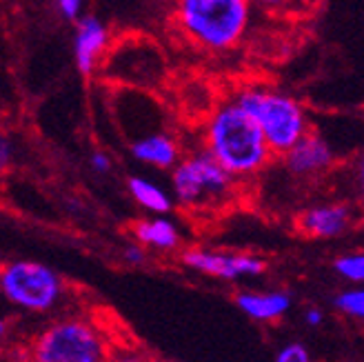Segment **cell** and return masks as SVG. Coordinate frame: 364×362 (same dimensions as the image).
<instances>
[{
    "instance_id": "52a82bcc",
    "label": "cell",
    "mask_w": 364,
    "mask_h": 362,
    "mask_svg": "<svg viewBox=\"0 0 364 362\" xmlns=\"http://www.w3.org/2000/svg\"><path fill=\"white\" fill-rule=\"evenodd\" d=\"M180 262L191 271L205 274L218 280H242L264 274L267 262L253 253L235 251H213L203 247H191L180 253Z\"/></svg>"
},
{
    "instance_id": "7a4b0ae2",
    "label": "cell",
    "mask_w": 364,
    "mask_h": 362,
    "mask_svg": "<svg viewBox=\"0 0 364 362\" xmlns=\"http://www.w3.org/2000/svg\"><path fill=\"white\" fill-rule=\"evenodd\" d=\"M171 18L180 38L207 53L238 47L253 18L251 0H171Z\"/></svg>"
},
{
    "instance_id": "83f0119b",
    "label": "cell",
    "mask_w": 364,
    "mask_h": 362,
    "mask_svg": "<svg viewBox=\"0 0 364 362\" xmlns=\"http://www.w3.org/2000/svg\"><path fill=\"white\" fill-rule=\"evenodd\" d=\"M0 274H3V262H0Z\"/></svg>"
},
{
    "instance_id": "2e32d148",
    "label": "cell",
    "mask_w": 364,
    "mask_h": 362,
    "mask_svg": "<svg viewBox=\"0 0 364 362\" xmlns=\"http://www.w3.org/2000/svg\"><path fill=\"white\" fill-rule=\"evenodd\" d=\"M336 309L349 318L364 320V289H349L336 298Z\"/></svg>"
},
{
    "instance_id": "d4e9b609",
    "label": "cell",
    "mask_w": 364,
    "mask_h": 362,
    "mask_svg": "<svg viewBox=\"0 0 364 362\" xmlns=\"http://www.w3.org/2000/svg\"><path fill=\"white\" fill-rule=\"evenodd\" d=\"M304 320H306V324H311V327H318V324H322L324 316H322L320 309H309V312L304 314Z\"/></svg>"
},
{
    "instance_id": "9a60e30c",
    "label": "cell",
    "mask_w": 364,
    "mask_h": 362,
    "mask_svg": "<svg viewBox=\"0 0 364 362\" xmlns=\"http://www.w3.org/2000/svg\"><path fill=\"white\" fill-rule=\"evenodd\" d=\"M338 274L349 282H364V251L340 256L333 265Z\"/></svg>"
},
{
    "instance_id": "277c9868",
    "label": "cell",
    "mask_w": 364,
    "mask_h": 362,
    "mask_svg": "<svg viewBox=\"0 0 364 362\" xmlns=\"http://www.w3.org/2000/svg\"><path fill=\"white\" fill-rule=\"evenodd\" d=\"M231 100L258 122L273 156H282L309 132V118L300 100L269 85H242Z\"/></svg>"
},
{
    "instance_id": "6da1fadb",
    "label": "cell",
    "mask_w": 364,
    "mask_h": 362,
    "mask_svg": "<svg viewBox=\"0 0 364 362\" xmlns=\"http://www.w3.org/2000/svg\"><path fill=\"white\" fill-rule=\"evenodd\" d=\"M203 149L238 180L258 176L273 160L258 122L231 98L220 100L207 114Z\"/></svg>"
},
{
    "instance_id": "d6986e66",
    "label": "cell",
    "mask_w": 364,
    "mask_h": 362,
    "mask_svg": "<svg viewBox=\"0 0 364 362\" xmlns=\"http://www.w3.org/2000/svg\"><path fill=\"white\" fill-rule=\"evenodd\" d=\"M276 362H311V356L302 342H289L278 351Z\"/></svg>"
},
{
    "instance_id": "7c38bea8",
    "label": "cell",
    "mask_w": 364,
    "mask_h": 362,
    "mask_svg": "<svg viewBox=\"0 0 364 362\" xmlns=\"http://www.w3.org/2000/svg\"><path fill=\"white\" fill-rule=\"evenodd\" d=\"M132 236L144 249L154 251H176L182 243L180 227L167 213H158L154 218H142L132 225Z\"/></svg>"
},
{
    "instance_id": "4fadbf2b",
    "label": "cell",
    "mask_w": 364,
    "mask_h": 362,
    "mask_svg": "<svg viewBox=\"0 0 364 362\" xmlns=\"http://www.w3.org/2000/svg\"><path fill=\"white\" fill-rule=\"evenodd\" d=\"M235 304L251 320L273 322L291 309V296L287 292H240Z\"/></svg>"
},
{
    "instance_id": "603a6c76",
    "label": "cell",
    "mask_w": 364,
    "mask_h": 362,
    "mask_svg": "<svg viewBox=\"0 0 364 362\" xmlns=\"http://www.w3.org/2000/svg\"><path fill=\"white\" fill-rule=\"evenodd\" d=\"M11 162H14V144L3 132H0V171H5Z\"/></svg>"
},
{
    "instance_id": "e0dca14e",
    "label": "cell",
    "mask_w": 364,
    "mask_h": 362,
    "mask_svg": "<svg viewBox=\"0 0 364 362\" xmlns=\"http://www.w3.org/2000/svg\"><path fill=\"white\" fill-rule=\"evenodd\" d=\"M253 7H258L267 14H276V16H284V14H300L304 11L314 0H251Z\"/></svg>"
},
{
    "instance_id": "3957f363",
    "label": "cell",
    "mask_w": 364,
    "mask_h": 362,
    "mask_svg": "<svg viewBox=\"0 0 364 362\" xmlns=\"http://www.w3.org/2000/svg\"><path fill=\"white\" fill-rule=\"evenodd\" d=\"M114 342L96 320L58 318L36 334L23 349V362H107Z\"/></svg>"
},
{
    "instance_id": "8fae6325",
    "label": "cell",
    "mask_w": 364,
    "mask_h": 362,
    "mask_svg": "<svg viewBox=\"0 0 364 362\" xmlns=\"http://www.w3.org/2000/svg\"><path fill=\"white\" fill-rule=\"evenodd\" d=\"M132 156L154 169H171L182 156V144L171 132H149L129 142Z\"/></svg>"
},
{
    "instance_id": "8992f818",
    "label": "cell",
    "mask_w": 364,
    "mask_h": 362,
    "mask_svg": "<svg viewBox=\"0 0 364 362\" xmlns=\"http://www.w3.org/2000/svg\"><path fill=\"white\" fill-rule=\"evenodd\" d=\"M67 284L58 271L38 260H11L3 265L0 294L29 314H47L63 302Z\"/></svg>"
},
{
    "instance_id": "9c48e42d",
    "label": "cell",
    "mask_w": 364,
    "mask_h": 362,
    "mask_svg": "<svg viewBox=\"0 0 364 362\" xmlns=\"http://www.w3.org/2000/svg\"><path fill=\"white\" fill-rule=\"evenodd\" d=\"M333 149L320 134L309 129L294 147L282 154L284 169L296 178H314L331 169L333 165Z\"/></svg>"
},
{
    "instance_id": "484cf974",
    "label": "cell",
    "mask_w": 364,
    "mask_h": 362,
    "mask_svg": "<svg viewBox=\"0 0 364 362\" xmlns=\"http://www.w3.org/2000/svg\"><path fill=\"white\" fill-rule=\"evenodd\" d=\"M7 334H9V322L0 318V342L7 338Z\"/></svg>"
},
{
    "instance_id": "ba28073f",
    "label": "cell",
    "mask_w": 364,
    "mask_h": 362,
    "mask_svg": "<svg viewBox=\"0 0 364 362\" xmlns=\"http://www.w3.org/2000/svg\"><path fill=\"white\" fill-rule=\"evenodd\" d=\"M112 47V29L98 16L87 14L76 21L74 65L82 78H94Z\"/></svg>"
},
{
    "instance_id": "4316f807",
    "label": "cell",
    "mask_w": 364,
    "mask_h": 362,
    "mask_svg": "<svg viewBox=\"0 0 364 362\" xmlns=\"http://www.w3.org/2000/svg\"><path fill=\"white\" fill-rule=\"evenodd\" d=\"M0 362H23V356L16 358V360H11V358H0Z\"/></svg>"
},
{
    "instance_id": "ffe728a7",
    "label": "cell",
    "mask_w": 364,
    "mask_h": 362,
    "mask_svg": "<svg viewBox=\"0 0 364 362\" xmlns=\"http://www.w3.org/2000/svg\"><path fill=\"white\" fill-rule=\"evenodd\" d=\"M85 5H87V0H56V7H58L60 16L65 18V21H71V23H76L78 18L82 16Z\"/></svg>"
},
{
    "instance_id": "ac0fdd59",
    "label": "cell",
    "mask_w": 364,
    "mask_h": 362,
    "mask_svg": "<svg viewBox=\"0 0 364 362\" xmlns=\"http://www.w3.org/2000/svg\"><path fill=\"white\" fill-rule=\"evenodd\" d=\"M107 362H158L147 351L136 349V347H112Z\"/></svg>"
},
{
    "instance_id": "30bf717a",
    "label": "cell",
    "mask_w": 364,
    "mask_h": 362,
    "mask_svg": "<svg viewBox=\"0 0 364 362\" xmlns=\"http://www.w3.org/2000/svg\"><path fill=\"white\" fill-rule=\"evenodd\" d=\"M353 213L347 205L329 203L309 207L298 215V229L309 238H336L351 227Z\"/></svg>"
},
{
    "instance_id": "5b68a950",
    "label": "cell",
    "mask_w": 364,
    "mask_h": 362,
    "mask_svg": "<svg viewBox=\"0 0 364 362\" xmlns=\"http://www.w3.org/2000/svg\"><path fill=\"white\" fill-rule=\"evenodd\" d=\"M240 180L203 147L182 154L171 167V198L187 213L213 211L225 207L238 191Z\"/></svg>"
},
{
    "instance_id": "cb8c5ba5",
    "label": "cell",
    "mask_w": 364,
    "mask_h": 362,
    "mask_svg": "<svg viewBox=\"0 0 364 362\" xmlns=\"http://www.w3.org/2000/svg\"><path fill=\"white\" fill-rule=\"evenodd\" d=\"M353 178H355V189H358V198L364 205V151L358 156L355 167H353Z\"/></svg>"
},
{
    "instance_id": "7402d4cb",
    "label": "cell",
    "mask_w": 364,
    "mask_h": 362,
    "mask_svg": "<svg viewBox=\"0 0 364 362\" xmlns=\"http://www.w3.org/2000/svg\"><path fill=\"white\" fill-rule=\"evenodd\" d=\"M89 165H91V169H94L96 174H109L112 171V156L109 154H105V151H94L91 154V158H89Z\"/></svg>"
},
{
    "instance_id": "44dd1931",
    "label": "cell",
    "mask_w": 364,
    "mask_h": 362,
    "mask_svg": "<svg viewBox=\"0 0 364 362\" xmlns=\"http://www.w3.org/2000/svg\"><path fill=\"white\" fill-rule=\"evenodd\" d=\"M122 256H124V260L129 262V265L140 267V265H144V260H147V249H144L140 243H132V245L124 247Z\"/></svg>"
},
{
    "instance_id": "5bb4252c",
    "label": "cell",
    "mask_w": 364,
    "mask_h": 362,
    "mask_svg": "<svg viewBox=\"0 0 364 362\" xmlns=\"http://www.w3.org/2000/svg\"><path fill=\"white\" fill-rule=\"evenodd\" d=\"M127 191H129V196L140 209L149 213L158 215V213H169L173 209L171 193L144 176H132L127 180Z\"/></svg>"
}]
</instances>
